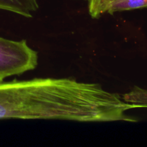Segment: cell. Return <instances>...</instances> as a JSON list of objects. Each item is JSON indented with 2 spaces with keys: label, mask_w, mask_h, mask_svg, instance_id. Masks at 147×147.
<instances>
[{
  "label": "cell",
  "mask_w": 147,
  "mask_h": 147,
  "mask_svg": "<svg viewBox=\"0 0 147 147\" xmlns=\"http://www.w3.org/2000/svg\"><path fill=\"white\" fill-rule=\"evenodd\" d=\"M146 108L125 102L101 85L73 78L0 82V119L136 122L126 113Z\"/></svg>",
  "instance_id": "6da1fadb"
},
{
  "label": "cell",
  "mask_w": 147,
  "mask_h": 147,
  "mask_svg": "<svg viewBox=\"0 0 147 147\" xmlns=\"http://www.w3.org/2000/svg\"><path fill=\"white\" fill-rule=\"evenodd\" d=\"M37 52L29 47L25 40L20 41L0 37V82L36 68Z\"/></svg>",
  "instance_id": "7a4b0ae2"
},
{
  "label": "cell",
  "mask_w": 147,
  "mask_h": 147,
  "mask_svg": "<svg viewBox=\"0 0 147 147\" xmlns=\"http://www.w3.org/2000/svg\"><path fill=\"white\" fill-rule=\"evenodd\" d=\"M39 8L37 0H0V9L11 11L24 17H32Z\"/></svg>",
  "instance_id": "3957f363"
},
{
  "label": "cell",
  "mask_w": 147,
  "mask_h": 147,
  "mask_svg": "<svg viewBox=\"0 0 147 147\" xmlns=\"http://www.w3.org/2000/svg\"><path fill=\"white\" fill-rule=\"evenodd\" d=\"M147 7V0H115L109 4L106 13H113L122 11L138 9Z\"/></svg>",
  "instance_id": "277c9868"
},
{
  "label": "cell",
  "mask_w": 147,
  "mask_h": 147,
  "mask_svg": "<svg viewBox=\"0 0 147 147\" xmlns=\"http://www.w3.org/2000/svg\"><path fill=\"white\" fill-rule=\"evenodd\" d=\"M115 0H88V12L93 19H98L106 13V8Z\"/></svg>",
  "instance_id": "5b68a950"
},
{
  "label": "cell",
  "mask_w": 147,
  "mask_h": 147,
  "mask_svg": "<svg viewBox=\"0 0 147 147\" xmlns=\"http://www.w3.org/2000/svg\"><path fill=\"white\" fill-rule=\"evenodd\" d=\"M131 100L136 104L147 106V90L136 86L131 93Z\"/></svg>",
  "instance_id": "8992f818"
},
{
  "label": "cell",
  "mask_w": 147,
  "mask_h": 147,
  "mask_svg": "<svg viewBox=\"0 0 147 147\" xmlns=\"http://www.w3.org/2000/svg\"><path fill=\"white\" fill-rule=\"evenodd\" d=\"M86 1H88V0H86Z\"/></svg>",
  "instance_id": "52a82bcc"
}]
</instances>
